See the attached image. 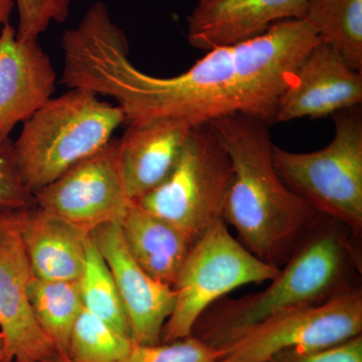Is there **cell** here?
Listing matches in <instances>:
<instances>
[{"label": "cell", "instance_id": "cell-5", "mask_svg": "<svg viewBox=\"0 0 362 362\" xmlns=\"http://www.w3.org/2000/svg\"><path fill=\"white\" fill-rule=\"evenodd\" d=\"M334 137L327 146L308 153L274 145L276 171L286 187L322 216L362 235L361 106L333 114Z\"/></svg>", "mask_w": 362, "mask_h": 362}, {"label": "cell", "instance_id": "cell-1", "mask_svg": "<svg viewBox=\"0 0 362 362\" xmlns=\"http://www.w3.org/2000/svg\"><path fill=\"white\" fill-rule=\"evenodd\" d=\"M319 42L306 21H279L252 39L206 52L180 75L154 77L133 65L110 13L94 9L62 37L61 82L115 100L129 124L176 120L194 127L243 114L271 126L297 69Z\"/></svg>", "mask_w": 362, "mask_h": 362}, {"label": "cell", "instance_id": "cell-6", "mask_svg": "<svg viewBox=\"0 0 362 362\" xmlns=\"http://www.w3.org/2000/svg\"><path fill=\"white\" fill-rule=\"evenodd\" d=\"M232 162L209 124L194 126L168 180L136 204L175 226L194 242L225 221Z\"/></svg>", "mask_w": 362, "mask_h": 362}, {"label": "cell", "instance_id": "cell-12", "mask_svg": "<svg viewBox=\"0 0 362 362\" xmlns=\"http://www.w3.org/2000/svg\"><path fill=\"white\" fill-rule=\"evenodd\" d=\"M362 71L330 45L319 42L306 54L279 104L276 124L321 118L361 106Z\"/></svg>", "mask_w": 362, "mask_h": 362}, {"label": "cell", "instance_id": "cell-11", "mask_svg": "<svg viewBox=\"0 0 362 362\" xmlns=\"http://www.w3.org/2000/svg\"><path fill=\"white\" fill-rule=\"evenodd\" d=\"M90 235L115 281L133 342L158 344L164 325L175 308V290L150 277L136 263L118 223L99 226Z\"/></svg>", "mask_w": 362, "mask_h": 362}, {"label": "cell", "instance_id": "cell-26", "mask_svg": "<svg viewBox=\"0 0 362 362\" xmlns=\"http://www.w3.org/2000/svg\"><path fill=\"white\" fill-rule=\"evenodd\" d=\"M14 6V0H0V28L9 23Z\"/></svg>", "mask_w": 362, "mask_h": 362}, {"label": "cell", "instance_id": "cell-23", "mask_svg": "<svg viewBox=\"0 0 362 362\" xmlns=\"http://www.w3.org/2000/svg\"><path fill=\"white\" fill-rule=\"evenodd\" d=\"M71 0H14L18 7L16 37L23 42L37 40L52 23H65Z\"/></svg>", "mask_w": 362, "mask_h": 362}, {"label": "cell", "instance_id": "cell-4", "mask_svg": "<svg viewBox=\"0 0 362 362\" xmlns=\"http://www.w3.org/2000/svg\"><path fill=\"white\" fill-rule=\"evenodd\" d=\"M126 122L120 107L85 89L51 98L28 120L13 142L16 163L32 194L94 156Z\"/></svg>", "mask_w": 362, "mask_h": 362}, {"label": "cell", "instance_id": "cell-3", "mask_svg": "<svg viewBox=\"0 0 362 362\" xmlns=\"http://www.w3.org/2000/svg\"><path fill=\"white\" fill-rule=\"evenodd\" d=\"M354 255L346 238L323 230L293 252L287 265L264 291L226 300L195 324L202 341L225 349L243 333L281 314L327 301L346 289L344 280ZM194 333V332H192Z\"/></svg>", "mask_w": 362, "mask_h": 362}, {"label": "cell", "instance_id": "cell-28", "mask_svg": "<svg viewBox=\"0 0 362 362\" xmlns=\"http://www.w3.org/2000/svg\"><path fill=\"white\" fill-rule=\"evenodd\" d=\"M0 362H4V343L1 332H0Z\"/></svg>", "mask_w": 362, "mask_h": 362}, {"label": "cell", "instance_id": "cell-19", "mask_svg": "<svg viewBox=\"0 0 362 362\" xmlns=\"http://www.w3.org/2000/svg\"><path fill=\"white\" fill-rule=\"evenodd\" d=\"M28 299L40 327L66 354L71 331L84 309L78 280H44L33 276L28 285Z\"/></svg>", "mask_w": 362, "mask_h": 362}, {"label": "cell", "instance_id": "cell-9", "mask_svg": "<svg viewBox=\"0 0 362 362\" xmlns=\"http://www.w3.org/2000/svg\"><path fill=\"white\" fill-rule=\"evenodd\" d=\"M35 206L87 235L108 223L120 225L132 201L117 160V140L78 162L33 194Z\"/></svg>", "mask_w": 362, "mask_h": 362}, {"label": "cell", "instance_id": "cell-16", "mask_svg": "<svg viewBox=\"0 0 362 362\" xmlns=\"http://www.w3.org/2000/svg\"><path fill=\"white\" fill-rule=\"evenodd\" d=\"M23 239L35 277L78 280L90 235L35 204L25 209Z\"/></svg>", "mask_w": 362, "mask_h": 362}, {"label": "cell", "instance_id": "cell-8", "mask_svg": "<svg viewBox=\"0 0 362 362\" xmlns=\"http://www.w3.org/2000/svg\"><path fill=\"white\" fill-rule=\"evenodd\" d=\"M362 292L346 288L323 303L268 319L223 349L220 362H269L283 351H315L358 337Z\"/></svg>", "mask_w": 362, "mask_h": 362}, {"label": "cell", "instance_id": "cell-2", "mask_svg": "<svg viewBox=\"0 0 362 362\" xmlns=\"http://www.w3.org/2000/svg\"><path fill=\"white\" fill-rule=\"evenodd\" d=\"M232 162L225 221L255 256L278 267L320 214L292 192L274 166L270 126L235 114L209 123Z\"/></svg>", "mask_w": 362, "mask_h": 362}, {"label": "cell", "instance_id": "cell-25", "mask_svg": "<svg viewBox=\"0 0 362 362\" xmlns=\"http://www.w3.org/2000/svg\"><path fill=\"white\" fill-rule=\"evenodd\" d=\"M269 362H362V337L350 338L346 341L315 351L281 352Z\"/></svg>", "mask_w": 362, "mask_h": 362}, {"label": "cell", "instance_id": "cell-20", "mask_svg": "<svg viewBox=\"0 0 362 362\" xmlns=\"http://www.w3.org/2000/svg\"><path fill=\"white\" fill-rule=\"evenodd\" d=\"M78 281L85 310L131 338L129 323L115 281L90 235L84 269Z\"/></svg>", "mask_w": 362, "mask_h": 362}, {"label": "cell", "instance_id": "cell-15", "mask_svg": "<svg viewBox=\"0 0 362 362\" xmlns=\"http://www.w3.org/2000/svg\"><path fill=\"white\" fill-rule=\"evenodd\" d=\"M192 128L176 120L129 124L117 140V160L131 201L141 199L168 180Z\"/></svg>", "mask_w": 362, "mask_h": 362}, {"label": "cell", "instance_id": "cell-29", "mask_svg": "<svg viewBox=\"0 0 362 362\" xmlns=\"http://www.w3.org/2000/svg\"><path fill=\"white\" fill-rule=\"evenodd\" d=\"M216 362H220V361H216Z\"/></svg>", "mask_w": 362, "mask_h": 362}, {"label": "cell", "instance_id": "cell-18", "mask_svg": "<svg viewBox=\"0 0 362 362\" xmlns=\"http://www.w3.org/2000/svg\"><path fill=\"white\" fill-rule=\"evenodd\" d=\"M302 20L354 70L362 71V0H308Z\"/></svg>", "mask_w": 362, "mask_h": 362}, {"label": "cell", "instance_id": "cell-14", "mask_svg": "<svg viewBox=\"0 0 362 362\" xmlns=\"http://www.w3.org/2000/svg\"><path fill=\"white\" fill-rule=\"evenodd\" d=\"M308 0H199L187 16V40L209 52L265 33L279 21L302 20Z\"/></svg>", "mask_w": 362, "mask_h": 362}, {"label": "cell", "instance_id": "cell-27", "mask_svg": "<svg viewBox=\"0 0 362 362\" xmlns=\"http://www.w3.org/2000/svg\"><path fill=\"white\" fill-rule=\"evenodd\" d=\"M45 362H73L66 356V354L64 352L57 351L56 354L54 356H52L51 358L47 359V361Z\"/></svg>", "mask_w": 362, "mask_h": 362}, {"label": "cell", "instance_id": "cell-22", "mask_svg": "<svg viewBox=\"0 0 362 362\" xmlns=\"http://www.w3.org/2000/svg\"><path fill=\"white\" fill-rule=\"evenodd\" d=\"M223 351L202 341L194 335L173 342L138 344L132 346L119 362H216Z\"/></svg>", "mask_w": 362, "mask_h": 362}, {"label": "cell", "instance_id": "cell-13", "mask_svg": "<svg viewBox=\"0 0 362 362\" xmlns=\"http://www.w3.org/2000/svg\"><path fill=\"white\" fill-rule=\"evenodd\" d=\"M57 74L37 40L23 42L6 23L0 30V142L25 123L56 90Z\"/></svg>", "mask_w": 362, "mask_h": 362}, {"label": "cell", "instance_id": "cell-21", "mask_svg": "<svg viewBox=\"0 0 362 362\" xmlns=\"http://www.w3.org/2000/svg\"><path fill=\"white\" fill-rule=\"evenodd\" d=\"M133 340L83 309L71 331L66 356L73 362H119Z\"/></svg>", "mask_w": 362, "mask_h": 362}, {"label": "cell", "instance_id": "cell-17", "mask_svg": "<svg viewBox=\"0 0 362 362\" xmlns=\"http://www.w3.org/2000/svg\"><path fill=\"white\" fill-rule=\"evenodd\" d=\"M131 256L143 271L173 287L194 240L132 202L120 223Z\"/></svg>", "mask_w": 362, "mask_h": 362}, {"label": "cell", "instance_id": "cell-7", "mask_svg": "<svg viewBox=\"0 0 362 362\" xmlns=\"http://www.w3.org/2000/svg\"><path fill=\"white\" fill-rule=\"evenodd\" d=\"M281 269L255 256L235 239L225 221L199 238L178 274L175 308L162 330L161 341L192 337L209 307L240 286L272 281Z\"/></svg>", "mask_w": 362, "mask_h": 362}, {"label": "cell", "instance_id": "cell-10", "mask_svg": "<svg viewBox=\"0 0 362 362\" xmlns=\"http://www.w3.org/2000/svg\"><path fill=\"white\" fill-rule=\"evenodd\" d=\"M25 209L0 213V332L4 362H45L57 352L28 299L33 274L23 239Z\"/></svg>", "mask_w": 362, "mask_h": 362}, {"label": "cell", "instance_id": "cell-24", "mask_svg": "<svg viewBox=\"0 0 362 362\" xmlns=\"http://www.w3.org/2000/svg\"><path fill=\"white\" fill-rule=\"evenodd\" d=\"M35 204L33 194L26 187L16 163L13 140L9 138L0 142V213Z\"/></svg>", "mask_w": 362, "mask_h": 362}]
</instances>
